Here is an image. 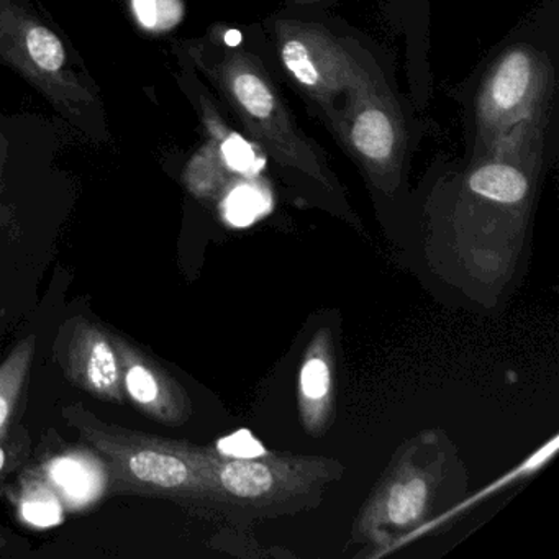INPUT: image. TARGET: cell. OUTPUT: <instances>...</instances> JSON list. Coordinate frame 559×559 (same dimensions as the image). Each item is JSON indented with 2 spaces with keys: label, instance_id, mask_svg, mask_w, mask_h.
<instances>
[{
  "label": "cell",
  "instance_id": "cell-1",
  "mask_svg": "<svg viewBox=\"0 0 559 559\" xmlns=\"http://www.w3.org/2000/svg\"><path fill=\"white\" fill-rule=\"evenodd\" d=\"M68 424L103 456L116 492L176 502H215L217 493L175 440L104 424L81 405L63 408ZM221 502V500H218Z\"/></svg>",
  "mask_w": 559,
  "mask_h": 559
},
{
  "label": "cell",
  "instance_id": "cell-2",
  "mask_svg": "<svg viewBox=\"0 0 559 559\" xmlns=\"http://www.w3.org/2000/svg\"><path fill=\"white\" fill-rule=\"evenodd\" d=\"M0 60L17 70L78 126L99 110L94 91L70 67L60 37L12 0H0Z\"/></svg>",
  "mask_w": 559,
  "mask_h": 559
},
{
  "label": "cell",
  "instance_id": "cell-3",
  "mask_svg": "<svg viewBox=\"0 0 559 559\" xmlns=\"http://www.w3.org/2000/svg\"><path fill=\"white\" fill-rule=\"evenodd\" d=\"M120 369L123 394L143 414L168 425L186 421L189 402L181 385L152 358L119 335H110Z\"/></svg>",
  "mask_w": 559,
  "mask_h": 559
},
{
  "label": "cell",
  "instance_id": "cell-4",
  "mask_svg": "<svg viewBox=\"0 0 559 559\" xmlns=\"http://www.w3.org/2000/svg\"><path fill=\"white\" fill-rule=\"evenodd\" d=\"M67 374L78 388L103 401L123 404L122 369L109 333L78 317L67 343Z\"/></svg>",
  "mask_w": 559,
  "mask_h": 559
},
{
  "label": "cell",
  "instance_id": "cell-5",
  "mask_svg": "<svg viewBox=\"0 0 559 559\" xmlns=\"http://www.w3.org/2000/svg\"><path fill=\"white\" fill-rule=\"evenodd\" d=\"M37 474L70 510L94 506L109 487L106 463L87 451L57 454L38 467Z\"/></svg>",
  "mask_w": 559,
  "mask_h": 559
},
{
  "label": "cell",
  "instance_id": "cell-6",
  "mask_svg": "<svg viewBox=\"0 0 559 559\" xmlns=\"http://www.w3.org/2000/svg\"><path fill=\"white\" fill-rule=\"evenodd\" d=\"M35 356V336L22 340L0 365V438L8 435L19 399L28 381Z\"/></svg>",
  "mask_w": 559,
  "mask_h": 559
},
{
  "label": "cell",
  "instance_id": "cell-7",
  "mask_svg": "<svg viewBox=\"0 0 559 559\" xmlns=\"http://www.w3.org/2000/svg\"><path fill=\"white\" fill-rule=\"evenodd\" d=\"M471 191L490 201L516 204L525 198L528 182L519 169L507 165H487L469 178Z\"/></svg>",
  "mask_w": 559,
  "mask_h": 559
},
{
  "label": "cell",
  "instance_id": "cell-8",
  "mask_svg": "<svg viewBox=\"0 0 559 559\" xmlns=\"http://www.w3.org/2000/svg\"><path fill=\"white\" fill-rule=\"evenodd\" d=\"M532 78V63L523 53H513L502 61L492 84L490 99L500 110H510L519 106L525 97Z\"/></svg>",
  "mask_w": 559,
  "mask_h": 559
},
{
  "label": "cell",
  "instance_id": "cell-9",
  "mask_svg": "<svg viewBox=\"0 0 559 559\" xmlns=\"http://www.w3.org/2000/svg\"><path fill=\"white\" fill-rule=\"evenodd\" d=\"M353 143L359 153L374 162H384L394 148V129L382 110H365L353 126Z\"/></svg>",
  "mask_w": 559,
  "mask_h": 559
},
{
  "label": "cell",
  "instance_id": "cell-10",
  "mask_svg": "<svg viewBox=\"0 0 559 559\" xmlns=\"http://www.w3.org/2000/svg\"><path fill=\"white\" fill-rule=\"evenodd\" d=\"M427 497L428 486L424 477H408L404 483L394 484L385 499V516L394 525H411L424 512Z\"/></svg>",
  "mask_w": 559,
  "mask_h": 559
},
{
  "label": "cell",
  "instance_id": "cell-11",
  "mask_svg": "<svg viewBox=\"0 0 559 559\" xmlns=\"http://www.w3.org/2000/svg\"><path fill=\"white\" fill-rule=\"evenodd\" d=\"M21 513L35 526H53L63 520V503L40 477L25 480L21 496Z\"/></svg>",
  "mask_w": 559,
  "mask_h": 559
},
{
  "label": "cell",
  "instance_id": "cell-12",
  "mask_svg": "<svg viewBox=\"0 0 559 559\" xmlns=\"http://www.w3.org/2000/svg\"><path fill=\"white\" fill-rule=\"evenodd\" d=\"M234 94L240 106L257 119H266L273 112V94L257 74L241 73L235 76Z\"/></svg>",
  "mask_w": 559,
  "mask_h": 559
},
{
  "label": "cell",
  "instance_id": "cell-13",
  "mask_svg": "<svg viewBox=\"0 0 559 559\" xmlns=\"http://www.w3.org/2000/svg\"><path fill=\"white\" fill-rule=\"evenodd\" d=\"M133 11L148 31H168L182 14L179 0H133Z\"/></svg>",
  "mask_w": 559,
  "mask_h": 559
},
{
  "label": "cell",
  "instance_id": "cell-14",
  "mask_svg": "<svg viewBox=\"0 0 559 559\" xmlns=\"http://www.w3.org/2000/svg\"><path fill=\"white\" fill-rule=\"evenodd\" d=\"M266 209V201L258 189L240 186L228 195L225 212L227 218L237 227H247L257 221L258 215Z\"/></svg>",
  "mask_w": 559,
  "mask_h": 559
},
{
  "label": "cell",
  "instance_id": "cell-15",
  "mask_svg": "<svg viewBox=\"0 0 559 559\" xmlns=\"http://www.w3.org/2000/svg\"><path fill=\"white\" fill-rule=\"evenodd\" d=\"M283 61L290 74L304 86H317L320 83L319 71L313 64L312 55L302 41H287L283 47Z\"/></svg>",
  "mask_w": 559,
  "mask_h": 559
},
{
  "label": "cell",
  "instance_id": "cell-16",
  "mask_svg": "<svg viewBox=\"0 0 559 559\" xmlns=\"http://www.w3.org/2000/svg\"><path fill=\"white\" fill-rule=\"evenodd\" d=\"M300 388H302L304 395L312 401L325 397L330 389L329 366L322 359H309L300 372Z\"/></svg>",
  "mask_w": 559,
  "mask_h": 559
},
{
  "label": "cell",
  "instance_id": "cell-17",
  "mask_svg": "<svg viewBox=\"0 0 559 559\" xmlns=\"http://www.w3.org/2000/svg\"><path fill=\"white\" fill-rule=\"evenodd\" d=\"M222 152H224L228 166L235 171L254 173L260 169L261 165H258L253 148L240 136H230L222 146Z\"/></svg>",
  "mask_w": 559,
  "mask_h": 559
},
{
  "label": "cell",
  "instance_id": "cell-18",
  "mask_svg": "<svg viewBox=\"0 0 559 559\" xmlns=\"http://www.w3.org/2000/svg\"><path fill=\"white\" fill-rule=\"evenodd\" d=\"M2 440H4V438H0V480L4 479L5 474H8L11 467H14L15 454H17Z\"/></svg>",
  "mask_w": 559,
  "mask_h": 559
},
{
  "label": "cell",
  "instance_id": "cell-19",
  "mask_svg": "<svg viewBox=\"0 0 559 559\" xmlns=\"http://www.w3.org/2000/svg\"><path fill=\"white\" fill-rule=\"evenodd\" d=\"M5 546V538H4V535H2V533H0V548H4Z\"/></svg>",
  "mask_w": 559,
  "mask_h": 559
},
{
  "label": "cell",
  "instance_id": "cell-20",
  "mask_svg": "<svg viewBox=\"0 0 559 559\" xmlns=\"http://www.w3.org/2000/svg\"><path fill=\"white\" fill-rule=\"evenodd\" d=\"M2 317H4V313H0V320H2Z\"/></svg>",
  "mask_w": 559,
  "mask_h": 559
}]
</instances>
